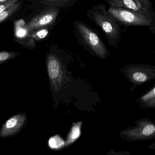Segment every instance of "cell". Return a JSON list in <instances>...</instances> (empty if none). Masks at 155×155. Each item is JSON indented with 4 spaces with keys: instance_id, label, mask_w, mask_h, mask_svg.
I'll use <instances>...</instances> for the list:
<instances>
[{
    "instance_id": "6da1fadb",
    "label": "cell",
    "mask_w": 155,
    "mask_h": 155,
    "mask_svg": "<svg viewBox=\"0 0 155 155\" xmlns=\"http://www.w3.org/2000/svg\"><path fill=\"white\" fill-rule=\"evenodd\" d=\"M107 8L104 4H96L87 11L86 15L100 28L109 45L117 48L121 38V28L120 24L108 12Z\"/></svg>"
},
{
    "instance_id": "7a4b0ae2",
    "label": "cell",
    "mask_w": 155,
    "mask_h": 155,
    "mask_svg": "<svg viewBox=\"0 0 155 155\" xmlns=\"http://www.w3.org/2000/svg\"><path fill=\"white\" fill-rule=\"evenodd\" d=\"M74 30L77 41L93 55L105 58L109 51L95 29L83 21L75 20Z\"/></svg>"
},
{
    "instance_id": "3957f363",
    "label": "cell",
    "mask_w": 155,
    "mask_h": 155,
    "mask_svg": "<svg viewBox=\"0 0 155 155\" xmlns=\"http://www.w3.org/2000/svg\"><path fill=\"white\" fill-rule=\"evenodd\" d=\"M107 11L120 24L126 26H145L149 28L152 33H155V20L143 14L131 10L112 7H110Z\"/></svg>"
},
{
    "instance_id": "277c9868",
    "label": "cell",
    "mask_w": 155,
    "mask_h": 155,
    "mask_svg": "<svg viewBox=\"0 0 155 155\" xmlns=\"http://www.w3.org/2000/svg\"><path fill=\"white\" fill-rule=\"evenodd\" d=\"M46 62L52 97L56 99L62 91L64 85L63 63L58 55L54 53L48 54Z\"/></svg>"
},
{
    "instance_id": "5b68a950",
    "label": "cell",
    "mask_w": 155,
    "mask_h": 155,
    "mask_svg": "<svg viewBox=\"0 0 155 155\" xmlns=\"http://www.w3.org/2000/svg\"><path fill=\"white\" fill-rule=\"evenodd\" d=\"M59 10L53 7L44 11L29 21L24 27L27 31H32L51 26L57 19Z\"/></svg>"
},
{
    "instance_id": "8992f818",
    "label": "cell",
    "mask_w": 155,
    "mask_h": 155,
    "mask_svg": "<svg viewBox=\"0 0 155 155\" xmlns=\"http://www.w3.org/2000/svg\"><path fill=\"white\" fill-rule=\"evenodd\" d=\"M27 120L25 112L18 113L12 116L0 129V137H9L17 135L27 124Z\"/></svg>"
},
{
    "instance_id": "52a82bcc",
    "label": "cell",
    "mask_w": 155,
    "mask_h": 155,
    "mask_svg": "<svg viewBox=\"0 0 155 155\" xmlns=\"http://www.w3.org/2000/svg\"><path fill=\"white\" fill-rule=\"evenodd\" d=\"M110 7L131 10L155 20V15L147 9L139 0H106Z\"/></svg>"
},
{
    "instance_id": "ba28073f",
    "label": "cell",
    "mask_w": 155,
    "mask_h": 155,
    "mask_svg": "<svg viewBox=\"0 0 155 155\" xmlns=\"http://www.w3.org/2000/svg\"><path fill=\"white\" fill-rule=\"evenodd\" d=\"M155 127L150 122H143L138 127L125 132L127 136L133 139H142L151 137L155 133Z\"/></svg>"
},
{
    "instance_id": "9c48e42d",
    "label": "cell",
    "mask_w": 155,
    "mask_h": 155,
    "mask_svg": "<svg viewBox=\"0 0 155 155\" xmlns=\"http://www.w3.org/2000/svg\"><path fill=\"white\" fill-rule=\"evenodd\" d=\"M21 2H17L13 5L0 13V23L7 19L19 8Z\"/></svg>"
},
{
    "instance_id": "30bf717a",
    "label": "cell",
    "mask_w": 155,
    "mask_h": 155,
    "mask_svg": "<svg viewBox=\"0 0 155 155\" xmlns=\"http://www.w3.org/2000/svg\"><path fill=\"white\" fill-rule=\"evenodd\" d=\"M81 123H78L72 127L70 133L69 134L66 144H70L75 141L79 137L81 134Z\"/></svg>"
},
{
    "instance_id": "8fae6325",
    "label": "cell",
    "mask_w": 155,
    "mask_h": 155,
    "mask_svg": "<svg viewBox=\"0 0 155 155\" xmlns=\"http://www.w3.org/2000/svg\"><path fill=\"white\" fill-rule=\"evenodd\" d=\"M20 52L2 51L0 52V65L19 56Z\"/></svg>"
},
{
    "instance_id": "7c38bea8",
    "label": "cell",
    "mask_w": 155,
    "mask_h": 155,
    "mask_svg": "<svg viewBox=\"0 0 155 155\" xmlns=\"http://www.w3.org/2000/svg\"><path fill=\"white\" fill-rule=\"evenodd\" d=\"M131 74V78L134 81L137 82H144L148 79V74L146 71L138 69Z\"/></svg>"
},
{
    "instance_id": "4fadbf2b",
    "label": "cell",
    "mask_w": 155,
    "mask_h": 155,
    "mask_svg": "<svg viewBox=\"0 0 155 155\" xmlns=\"http://www.w3.org/2000/svg\"><path fill=\"white\" fill-rule=\"evenodd\" d=\"M64 144V140L58 135L51 137L48 141L49 147L53 149L61 148Z\"/></svg>"
},
{
    "instance_id": "5bb4252c",
    "label": "cell",
    "mask_w": 155,
    "mask_h": 155,
    "mask_svg": "<svg viewBox=\"0 0 155 155\" xmlns=\"http://www.w3.org/2000/svg\"><path fill=\"white\" fill-rule=\"evenodd\" d=\"M141 100L145 103L150 105L152 104L154 106L155 104V88H153L152 90L143 96Z\"/></svg>"
},
{
    "instance_id": "9a60e30c",
    "label": "cell",
    "mask_w": 155,
    "mask_h": 155,
    "mask_svg": "<svg viewBox=\"0 0 155 155\" xmlns=\"http://www.w3.org/2000/svg\"><path fill=\"white\" fill-rule=\"evenodd\" d=\"M18 1L19 0H8L6 2L0 4V13L4 11L6 9L8 8L9 7H10Z\"/></svg>"
},
{
    "instance_id": "2e32d148",
    "label": "cell",
    "mask_w": 155,
    "mask_h": 155,
    "mask_svg": "<svg viewBox=\"0 0 155 155\" xmlns=\"http://www.w3.org/2000/svg\"><path fill=\"white\" fill-rule=\"evenodd\" d=\"M139 1L143 4L147 9L148 10L152 13L155 14V12L152 7V3L150 1V0H139Z\"/></svg>"
},
{
    "instance_id": "e0dca14e",
    "label": "cell",
    "mask_w": 155,
    "mask_h": 155,
    "mask_svg": "<svg viewBox=\"0 0 155 155\" xmlns=\"http://www.w3.org/2000/svg\"><path fill=\"white\" fill-rule=\"evenodd\" d=\"M8 1V0H0V4H2V3Z\"/></svg>"
}]
</instances>
